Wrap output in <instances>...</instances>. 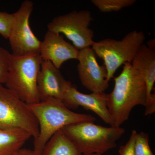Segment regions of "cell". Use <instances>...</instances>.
Here are the masks:
<instances>
[{"label": "cell", "mask_w": 155, "mask_h": 155, "mask_svg": "<svg viewBox=\"0 0 155 155\" xmlns=\"http://www.w3.org/2000/svg\"><path fill=\"white\" fill-rule=\"evenodd\" d=\"M42 60L39 54L12 56L5 84L17 97L28 105L40 102L38 78Z\"/></svg>", "instance_id": "4"}, {"label": "cell", "mask_w": 155, "mask_h": 155, "mask_svg": "<svg viewBox=\"0 0 155 155\" xmlns=\"http://www.w3.org/2000/svg\"><path fill=\"white\" fill-rule=\"evenodd\" d=\"M82 155H102L100 154H83Z\"/></svg>", "instance_id": "22"}, {"label": "cell", "mask_w": 155, "mask_h": 155, "mask_svg": "<svg viewBox=\"0 0 155 155\" xmlns=\"http://www.w3.org/2000/svg\"><path fill=\"white\" fill-rule=\"evenodd\" d=\"M14 155H37L34 150L22 148L17 151Z\"/></svg>", "instance_id": "21"}, {"label": "cell", "mask_w": 155, "mask_h": 155, "mask_svg": "<svg viewBox=\"0 0 155 155\" xmlns=\"http://www.w3.org/2000/svg\"><path fill=\"white\" fill-rule=\"evenodd\" d=\"M61 130L82 155H102L115 148L116 141L125 132L121 127H104L88 121L67 125Z\"/></svg>", "instance_id": "3"}, {"label": "cell", "mask_w": 155, "mask_h": 155, "mask_svg": "<svg viewBox=\"0 0 155 155\" xmlns=\"http://www.w3.org/2000/svg\"><path fill=\"white\" fill-rule=\"evenodd\" d=\"M12 58L8 51L0 47V83H5Z\"/></svg>", "instance_id": "18"}, {"label": "cell", "mask_w": 155, "mask_h": 155, "mask_svg": "<svg viewBox=\"0 0 155 155\" xmlns=\"http://www.w3.org/2000/svg\"><path fill=\"white\" fill-rule=\"evenodd\" d=\"M14 23L13 14L0 11V35L8 39Z\"/></svg>", "instance_id": "19"}, {"label": "cell", "mask_w": 155, "mask_h": 155, "mask_svg": "<svg viewBox=\"0 0 155 155\" xmlns=\"http://www.w3.org/2000/svg\"><path fill=\"white\" fill-rule=\"evenodd\" d=\"M115 84L110 93L107 94V104L114 126L120 127L129 119L134 107L145 106L147 87L141 74L131 63L124 64L122 72L114 78Z\"/></svg>", "instance_id": "1"}, {"label": "cell", "mask_w": 155, "mask_h": 155, "mask_svg": "<svg viewBox=\"0 0 155 155\" xmlns=\"http://www.w3.org/2000/svg\"><path fill=\"white\" fill-rule=\"evenodd\" d=\"M79 51L68 42L61 34L48 31L41 41L39 54L42 61H49L60 69L70 59L78 60Z\"/></svg>", "instance_id": "11"}, {"label": "cell", "mask_w": 155, "mask_h": 155, "mask_svg": "<svg viewBox=\"0 0 155 155\" xmlns=\"http://www.w3.org/2000/svg\"><path fill=\"white\" fill-rule=\"evenodd\" d=\"M135 0H91V2L101 12L109 13L118 11L123 8L132 5Z\"/></svg>", "instance_id": "16"}, {"label": "cell", "mask_w": 155, "mask_h": 155, "mask_svg": "<svg viewBox=\"0 0 155 155\" xmlns=\"http://www.w3.org/2000/svg\"><path fill=\"white\" fill-rule=\"evenodd\" d=\"M93 20L90 11H73L53 18L47 25L48 31L63 34L78 50L91 47L94 32L89 28Z\"/></svg>", "instance_id": "7"}, {"label": "cell", "mask_w": 155, "mask_h": 155, "mask_svg": "<svg viewBox=\"0 0 155 155\" xmlns=\"http://www.w3.org/2000/svg\"><path fill=\"white\" fill-rule=\"evenodd\" d=\"M145 39L143 32L134 30L121 40L106 38L94 41L91 48L96 55L104 61L107 72L108 82L114 78L115 72L122 65L131 63Z\"/></svg>", "instance_id": "5"}, {"label": "cell", "mask_w": 155, "mask_h": 155, "mask_svg": "<svg viewBox=\"0 0 155 155\" xmlns=\"http://www.w3.org/2000/svg\"><path fill=\"white\" fill-rule=\"evenodd\" d=\"M31 137L19 128L0 129V155H14Z\"/></svg>", "instance_id": "14"}, {"label": "cell", "mask_w": 155, "mask_h": 155, "mask_svg": "<svg viewBox=\"0 0 155 155\" xmlns=\"http://www.w3.org/2000/svg\"><path fill=\"white\" fill-rule=\"evenodd\" d=\"M137 132L133 130L128 141L124 145L121 146L119 148V152L120 155H135L134 152V145L136 136Z\"/></svg>", "instance_id": "20"}, {"label": "cell", "mask_w": 155, "mask_h": 155, "mask_svg": "<svg viewBox=\"0 0 155 155\" xmlns=\"http://www.w3.org/2000/svg\"><path fill=\"white\" fill-rule=\"evenodd\" d=\"M19 128L36 139L39 126L29 106L0 83V129Z\"/></svg>", "instance_id": "6"}, {"label": "cell", "mask_w": 155, "mask_h": 155, "mask_svg": "<svg viewBox=\"0 0 155 155\" xmlns=\"http://www.w3.org/2000/svg\"><path fill=\"white\" fill-rule=\"evenodd\" d=\"M134 69L142 75L147 87V101L145 115L155 112V95L152 93L155 82V50L142 45L131 62Z\"/></svg>", "instance_id": "12"}, {"label": "cell", "mask_w": 155, "mask_h": 155, "mask_svg": "<svg viewBox=\"0 0 155 155\" xmlns=\"http://www.w3.org/2000/svg\"><path fill=\"white\" fill-rule=\"evenodd\" d=\"M28 106L38 123L39 131L38 136L34 139L33 150L37 155H41L50 139L63 127L78 122L96 120L91 115L73 112L62 101L54 99Z\"/></svg>", "instance_id": "2"}, {"label": "cell", "mask_w": 155, "mask_h": 155, "mask_svg": "<svg viewBox=\"0 0 155 155\" xmlns=\"http://www.w3.org/2000/svg\"><path fill=\"white\" fill-rule=\"evenodd\" d=\"M78 60V72L82 85L92 92H104L109 86L107 69L104 64L100 66L97 63L92 48L79 51Z\"/></svg>", "instance_id": "9"}, {"label": "cell", "mask_w": 155, "mask_h": 155, "mask_svg": "<svg viewBox=\"0 0 155 155\" xmlns=\"http://www.w3.org/2000/svg\"><path fill=\"white\" fill-rule=\"evenodd\" d=\"M62 102L69 109H76L79 107L93 112L106 123L114 126L107 104V94L104 92L83 94L78 90L69 81Z\"/></svg>", "instance_id": "10"}, {"label": "cell", "mask_w": 155, "mask_h": 155, "mask_svg": "<svg viewBox=\"0 0 155 155\" xmlns=\"http://www.w3.org/2000/svg\"><path fill=\"white\" fill-rule=\"evenodd\" d=\"M69 81L49 61H42L38 78V90L41 101L54 99L62 101Z\"/></svg>", "instance_id": "13"}, {"label": "cell", "mask_w": 155, "mask_h": 155, "mask_svg": "<svg viewBox=\"0 0 155 155\" xmlns=\"http://www.w3.org/2000/svg\"><path fill=\"white\" fill-rule=\"evenodd\" d=\"M41 155H82L73 142L61 130L45 144Z\"/></svg>", "instance_id": "15"}, {"label": "cell", "mask_w": 155, "mask_h": 155, "mask_svg": "<svg viewBox=\"0 0 155 155\" xmlns=\"http://www.w3.org/2000/svg\"><path fill=\"white\" fill-rule=\"evenodd\" d=\"M33 7V2L25 0L13 14L14 25L8 39L14 57L39 54L41 41L35 35L29 24Z\"/></svg>", "instance_id": "8"}, {"label": "cell", "mask_w": 155, "mask_h": 155, "mask_svg": "<svg viewBox=\"0 0 155 155\" xmlns=\"http://www.w3.org/2000/svg\"><path fill=\"white\" fill-rule=\"evenodd\" d=\"M149 136L144 132L137 133L134 142V149L135 155H154L149 143Z\"/></svg>", "instance_id": "17"}]
</instances>
